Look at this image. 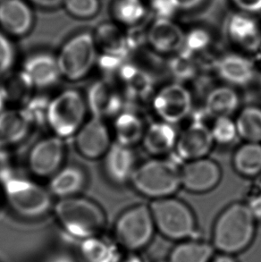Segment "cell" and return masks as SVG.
<instances>
[{
	"label": "cell",
	"mask_w": 261,
	"mask_h": 262,
	"mask_svg": "<svg viewBox=\"0 0 261 262\" xmlns=\"http://www.w3.org/2000/svg\"><path fill=\"white\" fill-rule=\"evenodd\" d=\"M257 220L246 203L227 206L215 220L212 245L215 251L228 255L243 252L251 245L256 234Z\"/></svg>",
	"instance_id": "obj_1"
},
{
	"label": "cell",
	"mask_w": 261,
	"mask_h": 262,
	"mask_svg": "<svg viewBox=\"0 0 261 262\" xmlns=\"http://www.w3.org/2000/svg\"><path fill=\"white\" fill-rule=\"evenodd\" d=\"M148 206L156 230L164 237L177 242L199 238L194 213L180 199L170 196L153 200Z\"/></svg>",
	"instance_id": "obj_2"
},
{
	"label": "cell",
	"mask_w": 261,
	"mask_h": 262,
	"mask_svg": "<svg viewBox=\"0 0 261 262\" xmlns=\"http://www.w3.org/2000/svg\"><path fill=\"white\" fill-rule=\"evenodd\" d=\"M55 213L67 233L81 239L96 236L106 224V216L98 204L77 196L60 199Z\"/></svg>",
	"instance_id": "obj_3"
},
{
	"label": "cell",
	"mask_w": 261,
	"mask_h": 262,
	"mask_svg": "<svg viewBox=\"0 0 261 262\" xmlns=\"http://www.w3.org/2000/svg\"><path fill=\"white\" fill-rule=\"evenodd\" d=\"M180 168L172 160L153 159L137 166L130 182L139 193L152 201L166 198L181 187Z\"/></svg>",
	"instance_id": "obj_4"
},
{
	"label": "cell",
	"mask_w": 261,
	"mask_h": 262,
	"mask_svg": "<svg viewBox=\"0 0 261 262\" xmlns=\"http://www.w3.org/2000/svg\"><path fill=\"white\" fill-rule=\"evenodd\" d=\"M88 110L86 99L80 92L67 90L48 103L46 120L56 136L67 138L76 135L85 123Z\"/></svg>",
	"instance_id": "obj_5"
},
{
	"label": "cell",
	"mask_w": 261,
	"mask_h": 262,
	"mask_svg": "<svg viewBox=\"0 0 261 262\" xmlns=\"http://www.w3.org/2000/svg\"><path fill=\"white\" fill-rule=\"evenodd\" d=\"M3 186L11 209L25 219L44 216L52 206L50 191L32 181L11 176Z\"/></svg>",
	"instance_id": "obj_6"
},
{
	"label": "cell",
	"mask_w": 261,
	"mask_h": 262,
	"mask_svg": "<svg viewBox=\"0 0 261 262\" xmlns=\"http://www.w3.org/2000/svg\"><path fill=\"white\" fill-rule=\"evenodd\" d=\"M149 206L140 204L125 210L115 227V236L123 248L137 252L151 242L156 232Z\"/></svg>",
	"instance_id": "obj_7"
},
{
	"label": "cell",
	"mask_w": 261,
	"mask_h": 262,
	"mask_svg": "<svg viewBox=\"0 0 261 262\" xmlns=\"http://www.w3.org/2000/svg\"><path fill=\"white\" fill-rule=\"evenodd\" d=\"M96 57L95 41L91 34L81 33L72 38L57 57L62 77L70 81L84 78L94 67Z\"/></svg>",
	"instance_id": "obj_8"
},
{
	"label": "cell",
	"mask_w": 261,
	"mask_h": 262,
	"mask_svg": "<svg viewBox=\"0 0 261 262\" xmlns=\"http://www.w3.org/2000/svg\"><path fill=\"white\" fill-rule=\"evenodd\" d=\"M152 106L161 121L176 124L191 113L192 97L189 90L181 83H170L157 92Z\"/></svg>",
	"instance_id": "obj_9"
},
{
	"label": "cell",
	"mask_w": 261,
	"mask_h": 262,
	"mask_svg": "<svg viewBox=\"0 0 261 262\" xmlns=\"http://www.w3.org/2000/svg\"><path fill=\"white\" fill-rule=\"evenodd\" d=\"M181 187L193 193L214 190L222 178L219 164L208 158L184 162L180 168Z\"/></svg>",
	"instance_id": "obj_10"
},
{
	"label": "cell",
	"mask_w": 261,
	"mask_h": 262,
	"mask_svg": "<svg viewBox=\"0 0 261 262\" xmlns=\"http://www.w3.org/2000/svg\"><path fill=\"white\" fill-rule=\"evenodd\" d=\"M64 145L62 138L52 136L37 142L29 154V168L36 177H52L62 167Z\"/></svg>",
	"instance_id": "obj_11"
},
{
	"label": "cell",
	"mask_w": 261,
	"mask_h": 262,
	"mask_svg": "<svg viewBox=\"0 0 261 262\" xmlns=\"http://www.w3.org/2000/svg\"><path fill=\"white\" fill-rule=\"evenodd\" d=\"M75 145L81 156L97 160L106 155L111 143V135L105 120L92 117L76 133Z\"/></svg>",
	"instance_id": "obj_12"
},
{
	"label": "cell",
	"mask_w": 261,
	"mask_h": 262,
	"mask_svg": "<svg viewBox=\"0 0 261 262\" xmlns=\"http://www.w3.org/2000/svg\"><path fill=\"white\" fill-rule=\"evenodd\" d=\"M214 143L210 128L198 120L178 135L175 150L178 158L186 162L206 158Z\"/></svg>",
	"instance_id": "obj_13"
},
{
	"label": "cell",
	"mask_w": 261,
	"mask_h": 262,
	"mask_svg": "<svg viewBox=\"0 0 261 262\" xmlns=\"http://www.w3.org/2000/svg\"><path fill=\"white\" fill-rule=\"evenodd\" d=\"M21 77L30 88L46 89L55 85L62 77L57 57L38 54L29 57L23 66Z\"/></svg>",
	"instance_id": "obj_14"
},
{
	"label": "cell",
	"mask_w": 261,
	"mask_h": 262,
	"mask_svg": "<svg viewBox=\"0 0 261 262\" xmlns=\"http://www.w3.org/2000/svg\"><path fill=\"white\" fill-rule=\"evenodd\" d=\"M185 37L179 25L167 18L156 20L148 32V41L156 52L176 53L184 49Z\"/></svg>",
	"instance_id": "obj_15"
},
{
	"label": "cell",
	"mask_w": 261,
	"mask_h": 262,
	"mask_svg": "<svg viewBox=\"0 0 261 262\" xmlns=\"http://www.w3.org/2000/svg\"><path fill=\"white\" fill-rule=\"evenodd\" d=\"M135 154L132 147L115 142L105 155V169L110 180L117 184L130 182L136 168Z\"/></svg>",
	"instance_id": "obj_16"
},
{
	"label": "cell",
	"mask_w": 261,
	"mask_h": 262,
	"mask_svg": "<svg viewBox=\"0 0 261 262\" xmlns=\"http://www.w3.org/2000/svg\"><path fill=\"white\" fill-rule=\"evenodd\" d=\"M215 71L223 81L237 87L250 84L255 76L254 64L247 57L237 54L221 57L215 64Z\"/></svg>",
	"instance_id": "obj_17"
},
{
	"label": "cell",
	"mask_w": 261,
	"mask_h": 262,
	"mask_svg": "<svg viewBox=\"0 0 261 262\" xmlns=\"http://www.w3.org/2000/svg\"><path fill=\"white\" fill-rule=\"evenodd\" d=\"M87 105L92 117L105 118L118 113L121 108V98L111 83L99 81L89 89Z\"/></svg>",
	"instance_id": "obj_18"
},
{
	"label": "cell",
	"mask_w": 261,
	"mask_h": 262,
	"mask_svg": "<svg viewBox=\"0 0 261 262\" xmlns=\"http://www.w3.org/2000/svg\"><path fill=\"white\" fill-rule=\"evenodd\" d=\"M173 125L159 121L146 128L141 141L145 150L155 157L163 156L173 150L178 138V134Z\"/></svg>",
	"instance_id": "obj_19"
},
{
	"label": "cell",
	"mask_w": 261,
	"mask_h": 262,
	"mask_svg": "<svg viewBox=\"0 0 261 262\" xmlns=\"http://www.w3.org/2000/svg\"><path fill=\"white\" fill-rule=\"evenodd\" d=\"M32 24V11L21 0L0 1V25L14 35L28 32Z\"/></svg>",
	"instance_id": "obj_20"
},
{
	"label": "cell",
	"mask_w": 261,
	"mask_h": 262,
	"mask_svg": "<svg viewBox=\"0 0 261 262\" xmlns=\"http://www.w3.org/2000/svg\"><path fill=\"white\" fill-rule=\"evenodd\" d=\"M32 120L25 110H6L0 113V146L6 148L27 136Z\"/></svg>",
	"instance_id": "obj_21"
},
{
	"label": "cell",
	"mask_w": 261,
	"mask_h": 262,
	"mask_svg": "<svg viewBox=\"0 0 261 262\" xmlns=\"http://www.w3.org/2000/svg\"><path fill=\"white\" fill-rule=\"evenodd\" d=\"M85 183L86 176L80 167L75 166L61 167L51 177L50 193L60 199L74 197L83 189Z\"/></svg>",
	"instance_id": "obj_22"
},
{
	"label": "cell",
	"mask_w": 261,
	"mask_h": 262,
	"mask_svg": "<svg viewBox=\"0 0 261 262\" xmlns=\"http://www.w3.org/2000/svg\"><path fill=\"white\" fill-rule=\"evenodd\" d=\"M228 34L233 42L246 50H257L261 44L258 23L247 15H233L228 24Z\"/></svg>",
	"instance_id": "obj_23"
},
{
	"label": "cell",
	"mask_w": 261,
	"mask_h": 262,
	"mask_svg": "<svg viewBox=\"0 0 261 262\" xmlns=\"http://www.w3.org/2000/svg\"><path fill=\"white\" fill-rule=\"evenodd\" d=\"M240 104V98L235 90L230 86L213 89L205 101V112L213 118L231 117Z\"/></svg>",
	"instance_id": "obj_24"
},
{
	"label": "cell",
	"mask_w": 261,
	"mask_h": 262,
	"mask_svg": "<svg viewBox=\"0 0 261 262\" xmlns=\"http://www.w3.org/2000/svg\"><path fill=\"white\" fill-rule=\"evenodd\" d=\"M113 130L116 142L133 148L142 141L146 127L138 115L125 111L119 114L115 119Z\"/></svg>",
	"instance_id": "obj_25"
},
{
	"label": "cell",
	"mask_w": 261,
	"mask_h": 262,
	"mask_svg": "<svg viewBox=\"0 0 261 262\" xmlns=\"http://www.w3.org/2000/svg\"><path fill=\"white\" fill-rule=\"evenodd\" d=\"M213 245L199 238L178 242L170 252L168 262H210L214 258Z\"/></svg>",
	"instance_id": "obj_26"
},
{
	"label": "cell",
	"mask_w": 261,
	"mask_h": 262,
	"mask_svg": "<svg viewBox=\"0 0 261 262\" xmlns=\"http://www.w3.org/2000/svg\"><path fill=\"white\" fill-rule=\"evenodd\" d=\"M233 166L238 174L255 177L261 173V142H244L235 150Z\"/></svg>",
	"instance_id": "obj_27"
},
{
	"label": "cell",
	"mask_w": 261,
	"mask_h": 262,
	"mask_svg": "<svg viewBox=\"0 0 261 262\" xmlns=\"http://www.w3.org/2000/svg\"><path fill=\"white\" fill-rule=\"evenodd\" d=\"M83 240L81 254L85 262H120L119 251L116 245L97 235Z\"/></svg>",
	"instance_id": "obj_28"
},
{
	"label": "cell",
	"mask_w": 261,
	"mask_h": 262,
	"mask_svg": "<svg viewBox=\"0 0 261 262\" xmlns=\"http://www.w3.org/2000/svg\"><path fill=\"white\" fill-rule=\"evenodd\" d=\"M238 137L245 142H261V107L248 106L238 115L236 120Z\"/></svg>",
	"instance_id": "obj_29"
},
{
	"label": "cell",
	"mask_w": 261,
	"mask_h": 262,
	"mask_svg": "<svg viewBox=\"0 0 261 262\" xmlns=\"http://www.w3.org/2000/svg\"><path fill=\"white\" fill-rule=\"evenodd\" d=\"M121 76L132 95L142 98L151 91L152 81L149 75L138 68L132 66L124 67L121 71Z\"/></svg>",
	"instance_id": "obj_30"
},
{
	"label": "cell",
	"mask_w": 261,
	"mask_h": 262,
	"mask_svg": "<svg viewBox=\"0 0 261 262\" xmlns=\"http://www.w3.org/2000/svg\"><path fill=\"white\" fill-rule=\"evenodd\" d=\"M115 14L117 19L125 25H134L144 16V4L141 0H118L115 7Z\"/></svg>",
	"instance_id": "obj_31"
},
{
	"label": "cell",
	"mask_w": 261,
	"mask_h": 262,
	"mask_svg": "<svg viewBox=\"0 0 261 262\" xmlns=\"http://www.w3.org/2000/svg\"><path fill=\"white\" fill-rule=\"evenodd\" d=\"M210 130L214 142L222 145H228L238 137L235 120L231 117L215 118V123Z\"/></svg>",
	"instance_id": "obj_32"
},
{
	"label": "cell",
	"mask_w": 261,
	"mask_h": 262,
	"mask_svg": "<svg viewBox=\"0 0 261 262\" xmlns=\"http://www.w3.org/2000/svg\"><path fill=\"white\" fill-rule=\"evenodd\" d=\"M67 11L77 17H91L99 9L98 0H64Z\"/></svg>",
	"instance_id": "obj_33"
},
{
	"label": "cell",
	"mask_w": 261,
	"mask_h": 262,
	"mask_svg": "<svg viewBox=\"0 0 261 262\" xmlns=\"http://www.w3.org/2000/svg\"><path fill=\"white\" fill-rule=\"evenodd\" d=\"M14 62V50L9 40L0 32V77L9 71Z\"/></svg>",
	"instance_id": "obj_34"
},
{
	"label": "cell",
	"mask_w": 261,
	"mask_h": 262,
	"mask_svg": "<svg viewBox=\"0 0 261 262\" xmlns=\"http://www.w3.org/2000/svg\"><path fill=\"white\" fill-rule=\"evenodd\" d=\"M208 41L209 38L206 32L203 31H195L191 32L190 35L185 37L184 48L185 47L189 52L193 53L195 51H200L204 49L208 45Z\"/></svg>",
	"instance_id": "obj_35"
},
{
	"label": "cell",
	"mask_w": 261,
	"mask_h": 262,
	"mask_svg": "<svg viewBox=\"0 0 261 262\" xmlns=\"http://www.w3.org/2000/svg\"><path fill=\"white\" fill-rule=\"evenodd\" d=\"M12 174L10 158L6 149L0 146V183L3 184Z\"/></svg>",
	"instance_id": "obj_36"
},
{
	"label": "cell",
	"mask_w": 261,
	"mask_h": 262,
	"mask_svg": "<svg viewBox=\"0 0 261 262\" xmlns=\"http://www.w3.org/2000/svg\"><path fill=\"white\" fill-rule=\"evenodd\" d=\"M188 62V56H184L181 58L180 60L177 61L176 64H173V69L175 75L181 77V78H186L190 77L193 73V68L191 64Z\"/></svg>",
	"instance_id": "obj_37"
},
{
	"label": "cell",
	"mask_w": 261,
	"mask_h": 262,
	"mask_svg": "<svg viewBox=\"0 0 261 262\" xmlns=\"http://www.w3.org/2000/svg\"><path fill=\"white\" fill-rule=\"evenodd\" d=\"M241 10L247 13H257L261 11V0H232Z\"/></svg>",
	"instance_id": "obj_38"
},
{
	"label": "cell",
	"mask_w": 261,
	"mask_h": 262,
	"mask_svg": "<svg viewBox=\"0 0 261 262\" xmlns=\"http://www.w3.org/2000/svg\"><path fill=\"white\" fill-rule=\"evenodd\" d=\"M249 209L251 210L252 216L257 221H261V194L256 195L246 203Z\"/></svg>",
	"instance_id": "obj_39"
},
{
	"label": "cell",
	"mask_w": 261,
	"mask_h": 262,
	"mask_svg": "<svg viewBox=\"0 0 261 262\" xmlns=\"http://www.w3.org/2000/svg\"><path fill=\"white\" fill-rule=\"evenodd\" d=\"M203 0H170L172 6L182 10H188L197 7Z\"/></svg>",
	"instance_id": "obj_40"
},
{
	"label": "cell",
	"mask_w": 261,
	"mask_h": 262,
	"mask_svg": "<svg viewBox=\"0 0 261 262\" xmlns=\"http://www.w3.org/2000/svg\"><path fill=\"white\" fill-rule=\"evenodd\" d=\"M32 2L45 7H56L61 2H64V0H32Z\"/></svg>",
	"instance_id": "obj_41"
},
{
	"label": "cell",
	"mask_w": 261,
	"mask_h": 262,
	"mask_svg": "<svg viewBox=\"0 0 261 262\" xmlns=\"http://www.w3.org/2000/svg\"><path fill=\"white\" fill-rule=\"evenodd\" d=\"M210 262H237V260L233 255L220 253V255L214 257Z\"/></svg>",
	"instance_id": "obj_42"
},
{
	"label": "cell",
	"mask_w": 261,
	"mask_h": 262,
	"mask_svg": "<svg viewBox=\"0 0 261 262\" xmlns=\"http://www.w3.org/2000/svg\"><path fill=\"white\" fill-rule=\"evenodd\" d=\"M124 262H144L143 259H141L140 256L135 255V254H132V255L128 256L126 259H124Z\"/></svg>",
	"instance_id": "obj_43"
},
{
	"label": "cell",
	"mask_w": 261,
	"mask_h": 262,
	"mask_svg": "<svg viewBox=\"0 0 261 262\" xmlns=\"http://www.w3.org/2000/svg\"><path fill=\"white\" fill-rule=\"evenodd\" d=\"M158 262H168V260L166 259V260H163V261H158Z\"/></svg>",
	"instance_id": "obj_44"
},
{
	"label": "cell",
	"mask_w": 261,
	"mask_h": 262,
	"mask_svg": "<svg viewBox=\"0 0 261 262\" xmlns=\"http://www.w3.org/2000/svg\"><path fill=\"white\" fill-rule=\"evenodd\" d=\"M0 1H2V0H0Z\"/></svg>",
	"instance_id": "obj_45"
}]
</instances>
